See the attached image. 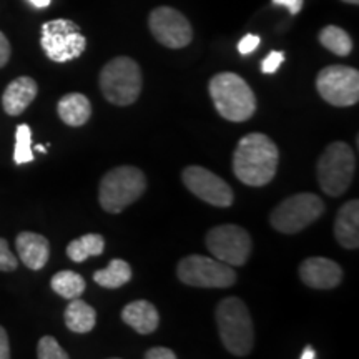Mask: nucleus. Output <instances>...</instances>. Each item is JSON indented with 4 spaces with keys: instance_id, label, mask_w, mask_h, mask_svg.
<instances>
[{
    "instance_id": "9d476101",
    "label": "nucleus",
    "mask_w": 359,
    "mask_h": 359,
    "mask_svg": "<svg viewBox=\"0 0 359 359\" xmlns=\"http://www.w3.org/2000/svg\"><path fill=\"white\" fill-rule=\"evenodd\" d=\"M205 241L210 253L230 266H243L253 250L250 233L238 224H219L212 228L206 233Z\"/></svg>"
},
{
    "instance_id": "f8f14e48",
    "label": "nucleus",
    "mask_w": 359,
    "mask_h": 359,
    "mask_svg": "<svg viewBox=\"0 0 359 359\" xmlns=\"http://www.w3.org/2000/svg\"><path fill=\"white\" fill-rule=\"evenodd\" d=\"M182 180L188 190L200 200H203L205 203L219 206V208H228L233 205L235 195H233L231 187L205 167L190 165L183 170Z\"/></svg>"
},
{
    "instance_id": "c9c22d12",
    "label": "nucleus",
    "mask_w": 359,
    "mask_h": 359,
    "mask_svg": "<svg viewBox=\"0 0 359 359\" xmlns=\"http://www.w3.org/2000/svg\"><path fill=\"white\" fill-rule=\"evenodd\" d=\"M35 150L42 151V154H47V148H45L43 145H37V147H35Z\"/></svg>"
},
{
    "instance_id": "c756f323",
    "label": "nucleus",
    "mask_w": 359,
    "mask_h": 359,
    "mask_svg": "<svg viewBox=\"0 0 359 359\" xmlns=\"http://www.w3.org/2000/svg\"><path fill=\"white\" fill-rule=\"evenodd\" d=\"M147 359H177V354H175L172 349L163 348V346H156L148 349L145 353Z\"/></svg>"
},
{
    "instance_id": "cd10ccee",
    "label": "nucleus",
    "mask_w": 359,
    "mask_h": 359,
    "mask_svg": "<svg viewBox=\"0 0 359 359\" xmlns=\"http://www.w3.org/2000/svg\"><path fill=\"white\" fill-rule=\"evenodd\" d=\"M285 62V53L283 52H271L268 53V57L264 58L262 64V72L263 74H275V72L280 69V65Z\"/></svg>"
},
{
    "instance_id": "c85d7f7f",
    "label": "nucleus",
    "mask_w": 359,
    "mask_h": 359,
    "mask_svg": "<svg viewBox=\"0 0 359 359\" xmlns=\"http://www.w3.org/2000/svg\"><path fill=\"white\" fill-rule=\"evenodd\" d=\"M259 43H262V39H259L258 35L248 34L240 40V43H238V52H240L241 55H248V53H253L257 50Z\"/></svg>"
},
{
    "instance_id": "aec40b11",
    "label": "nucleus",
    "mask_w": 359,
    "mask_h": 359,
    "mask_svg": "<svg viewBox=\"0 0 359 359\" xmlns=\"http://www.w3.org/2000/svg\"><path fill=\"white\" fill-rule=\"evenodd\" d=\"M65 325L70 331L79 334L90 333V331L95 327L97 323V311L90 306L88 303H85L83 299H72L69 306L65 308L64 314Z\"/></svg>"
},
{
    "instance_id": "a878e982",
    "label": "nucleus",
    "mask_w": 359,
    "mask_h": 359,
    "mask_svg": "<svg viewBox=\"0 0 359 359\" xmlns=\"http://www.w3.org/2000/svg\"><path fill=\"white\" fill-rule=\"evenodd\" d=\"M37 358L40 359H69V353L57 343L53 336H43L39 341Z\"/></svg>"
},
{
    "instance_id": "412c9836",
    "label": "nucleus",
    "mask_w": 359,
    "mask_h": 359,
    "mask_svg": "<svg viewBox=\"0 0 359 359\" xmlns=\"http://www.w3.org/2000/svg\"><path fill=\"white\" fill-rule=\"evenodd\" d=\"M130 280H132V268L125 259L120 258L111 259L105 269H98L93 273V281L100 285L102 288L109 290L120 288V286L127 285Z\"/></svg>"
},
{
    "instance_id": "f03ea898",
    "label": "nucleus",
    "mask_w": 359,
    "mask_h": 359,
    "mask_svg": "<svg viewBox=\"0 0 359 359\" xmlns=\"http://www.w3.org/2000/svg\"><path fill=\"white\" fill-rule=\"evenodd\" d=\"M210 95L213 105L224 120L241 123L257 111V97L251 87L233 72H222L210 80Z\"/></svg>"
},
{
    "instance_id": "9b49d317",
    "label": "nucleus",
    "mask_w": 359,
    "mask_h": 359,
    "mask_svg": "<svg viewBox=\"0 0 359 359\" xmlns=\"http://www.w3.org/2000/svg\"><path fill=\"white\" fill-rule=\"evenodd\" d=\"M318 93L334 107H351L359 100V72L346 65H330L318 74Z\"/></svg>"
},
{
    "instance_id": "7ed1b4c3",
    "label": "nucleus",
    "mask_w": 359,
    "mask_h": 359,
    "mask_svg": "<svg viewBox=\"0 0 359 359\" xmlns=\"http://www.w3.org/2000/svg\"><path fill=\"white\" fill-rule=\"evenodd\" d=\"M215 318L226 351L238 358L248 356L255 344V327L246 304L235 296L224 298L218 303Z\"/></svg>"
},
{
    "instance_id": "20e7f679",
    "label": "nucleus",
    "mask_w": 359,
    "mask_h": 359,
    "mask_svg": "<svg viewBox=\"0 0 359 359\" xmlns=\"http://www.w3.org/2000/svg\"><path fill=\"white\" fill-rule=\"evenodd\" d=\"M147 190V177L132 165L111 168L98 187V203L107 213L116 215L135 203Z\"/></svg>"
},
{
    "instance_id": "423d86ee",
    "label": "nucleus",
    "mask_w": 359,
    "mask_h": 359,
    "mask_svg": "<svg viewBox=\"0 0 359 359\" xmlns=\"http://www.w3.org/2000/svg\"><path fill=\"white\" fill-rule=\"evenodd\" d=\"M316 167L321 190L330 196H341L353 182L356 156L348 143L333 142L323 151Z\"/></svg>"
},
{
    "instance_id": "a211bd4d",
    "label": "nucleus",
    "mask_w": 359,
    "mask_h": 359,
    "mask_svg": "<svg viewBox=\"0 0 359 359\" xmlns=\"http://www.w3.org/2000/svg\"><path fill=\"white\" fill-rule=\"evenodd\" d=\"M122 320L138 334H151L160 325V314L151 303L137 299L122 309Z\"/></svg>"
},
{
    "instance_id": "0eeeda50",
    "label": "nucleus",
    "mask_w": 359,
    "mask_h": 359,
    "mask_svg": "<svg viewBox=\"0 0 359 359\" xmlns=\"http://www.w3.org/2000/svg\"><path fill=\"white\" fill-rule=\"evenodd\" d=\"M325 212V203L314 193H296L281 203L269 215V223L280 233L294 235L313 224Z\"/></svg>"
},
{
    "instance_id": "5701e85b",
    "label": "nucleus",
    "mask_w": 359,
    "mask_h": 359,
    "mask_svg": "<svg viewBox=\"0 0 359 359\" xmlns=\"http://www.w3.org/2000/svg\"><path fill=\"white\" fill-rule=\"evenodd\" d=\"M52 290L55 291L58 296L65 299H75L80 298L85 291V280L79 273L70 271V269H65V271H58L53 275L52 281Z\"/></svg>"
},
{
    "instance_id": "f3484780",
    "label": "nucleus",
    "mask_w": 359,
    "mask_h": 359,
    "mask_svg": "<svg viewBox=\"0 0 359 359\" xmlns=\"http://www.w3.org/2000/svg\"><path fill=\"white\" fill-rule=\"evenodd\" d=\"M334 238L346 250L359 246V201L349 200L339 208L334 219Z\"/></svg>"
},
{
    "instance_id": "bb28decb",
    "label": "nucleus",
    "mask_w": 359,
    "mask_h": 359,
    "mask_svg": "<svg viewBox=\"0 0 359 359\" xmlns=\"http://www.w3.org/2000/svg\"><path fill=\"white\" fill-rule=\"evenodd\" d=\"M17 264H19V262H17L15 255H13L11 248H8L7 240L0 238V271H15Z\"/></svg>"
},
{
    "instance_id": "dca6fc26",
    "label": "nucleus",
    "mask_w": 359,
    "mask_h": 359,
    "mask_svg": "<svg viewBox=\"0 0 359 359\" xmlns=\"http://www.w3.org/2000/svg\"><path fill=\"white\" fill-rule=\"evenodd\" d=\"M39 85L32 77H19L7 85L2 95V105L7 115L17 116L24 114L27 107L35 100Z\"/></svg>"
},
{
    "instance_id": "72a5a7b5",
    "label": "nucleus",
    "mask_w": 359,
    "mask_h": 359,
    "mask_svg": "<svg viewBox=\"0 0 359 359\" xmlns=\"http://www.w3.org/2000/svg\"><path fill=\"white\" fill-rule=\"evenodd\" d=\"M299 359H316V351H314L313 346H306L299 354Z\"/></svg>"
},
{
    "instance_id": "4468645a",
    "label": "nucleus",
    "mask_w": 359,
    "mask_h": 359,
    "mask_svg": "<svg viewBox=\"0 0 359 359\" xmlns=\"http://www.w3.org/2000/svg\"><path fill=\"white\" fill-rule=\"evenodd\" d=\"M299 278L313 290H333L343 280V269L333 259L313 257L299 264Z\"/></svg>"
},
{
    "instance_id": "6e6552de",
    "label": "nucleus",
    "mask_w": 359,
    "mask_h": 359,
    "mask_svg": "<svg viewBox=\"0 0 359 359\" xmlns=\"http://www.w3.org/2000/svg\"><path fill=\"white\" fill-rule=\"evenodd\" d=\"M40 45L52 62L65 64L82 55L87 48V39L75 22L55 19L42 25Z\"/></svg>"
},
{
    "instance_id": "473e14b6",
    "label": "nucleus",
    "mask_w": 359,
    "mask_h": 359,
    "mask_svg": "<svg viewBox=\"0 0 359 359\" xmlns=\"http://www.w3.org/2000/svg\"><path fill=\"white\" fill-rule=\"evenodd\" d=\"M11 358V344H8L7 331L0 326V359Z\"/></svg>"
},
{
    "instance_id": "f704fd0d",
    "label": "nucleus",
    "mask_w": 359,
    "mask_h": 359,
    "mask_svg": "<svg viewBox=\"0 0 359 359\" xmlns=\"http://www.w3.org/2000/svg\"><path fill=\"white\" fill-rule=\"evenodd\" d=\"M29 2L32 4L34 7H37V8H45V7L50 6L52 0H29Z\"/></svg>"
},
{
    "instance_id": "4be33fe9",
    "label": "nucleus",
    "mask_w": 359,
    "mask_h": 359,
    "mask_svg": "<svg viewBox=\"0 0 359 359\" xmlns=\"http://www.w3.org/2000/svg\"><path fill=\"white\" fill-rule=\"evenodd\" d=\"M105 250V238L98 233H88L77 238V240L70 241L67 246V257L72 262L82 263L90 257H100Z\"/></svg>"
},
{
    "instance_id": "2f4dec72",
    "label": "nucleus",
    "mask_w": 359,
    "mask_h": 359,
    "mask_svg": "<svg viewBox=\"0 0 359 359\" xmlns=\"http://www.w3.org/2000/svg\"><path fill=\"white\" fill-rule=\"evenodd\" d=\"M8 58H11V43H8L6 35L0 32V69L7 65Z\"/></svg>"
},
{
    "instance_id": "1a4fd4ad",
    "label": "nucleus",
    "mask_w": 359,
    "mask_h": 359,
    "mask_svg": "<svg viewBox=\"0 0 359 359\" xmlns=\"http://www.w3.org/2000/svg\"><path fill=\"white\" fill-rule=\"evenodd\" d=\"M177 276L195 288H230L236 281V273L230 264L203 255H190L180 259Z\"/></svg>"
},
{
    "instance_id": "e433bc0d",
    "label": "nucleus",
    "mask_w": 359,
    "mask_h": 359,
    "mask_svg": "<svg viewBox=\"0 0 359 359\" xmlns=\"http://www.w3.org/2000/svg\"><path fill=\"white\" fill-rule=\"evenodd\" d=\"M343 2H346V4H353V6H358L359 0H343Z\"/></svg>"
},
{
    "instance_id": "7c9ffc66",
    "label": "nucleus",
    "mask_w": 359,
    "mask_h": 359,
    "mask_svg": "<svg viewBox=\"0 0 359 359\" xmlns=\"http://www.w3.org/2000/svg\"><path fill=\"white\" fill-rule=\"evenodd\" d=\"M273 6L286 7L290 11L291 15H298L299 12L303 11L304 0H271Z\"/></svg>"
},
{
    "instance_id": "f257e3e1",
    "label": "nucleus",
    "mask_w": 359,
    "mask_h": 359,
    "mask_svg": "<svg viewBox=\"0 0 359 359\" xmlns=\"http://www.w3.org/2000/svg\"><path fill=\"white\" fill-rule=\"evenodd\" d=\"M280 151L264 133L245 135L233 154V173L248 187H264L275 178Z\"/></svg>"
},
{
    "instance_id": "393cba45",
    "label": "nucleus",
    "mask_w": 359,
    "mask_h": 359,
    "mask_svg": "<svg viewBox=\"0 0 359 359\" xmlns=\"http://www.w3.org/2000/svg\"><path fill=\"white\" fill-rule=\"evenodd\" d=\"M13 161L17 165H24L34 161L32 150V130L27 123L17 127L15 132V150H13Z\"/></svg>"
},
{
    "instance_id": "39448f33",
    "label": "nucleus",
    "mask_w": 359,
    "mask_h": 359,
    "mask_svg": "<svg viewBox=\"0 0 359 359\" xmlns=\"http://www.w3.org/2000/svg\"><path fill=\"white\" fill-rule=\"evenodd\" d=\"M100 90L103 97L118 107L137 102L142 92L140 65L130 57H115L100 72Z\"/></svg>"
},
{
    "instance_id": "2eb2a0df",
    "label": "nucleus",
    "mask_w": 359,
    "mask_h": 359,
    "mask_svg": "<svg viewBox=\"0 0 359 359\" xmlns=\"http://www.w3.org/2000/svg\"><path fill=\"white\" fill-rule=\"evenodd\" d=\"M17 253L29 269L39 271L47 264L50 258V243L48 240L39 233L22 231L15 240Z\"/></svg>"
},
{
    "instance_id": "ddd939ff",
    "label": "nucleus",
    "mask_w": 359,
    "mask_h": 359,
    "mask_svg": "<svg viewBox=\"0 0 359 359\" xmlns=\"http://www.w3.org/2000/svg\"><path fill=\"white\" fill-rule=\"evenodd\" d=\"M148 27L154 37L168 48H183L191 42L190 22L173 7H156L148 17Z\"/></svg>"
},
{
    "instance_id": "6ab92c4d",
    "label": "nucleus",
    "mask_w": 359,
    "mask_h": 359,
    "mask_svg": "<svg viewBox=\"0 0 359 359\" xmlns=\"http://www.w3.org/2000/svg\"><path fill=\"white\" fill-rule=\"evenodd\" d=\"M57 111L60 120L69 127H82L92 116V105L82 93H69L58 100Z\"/></svg>"
},
{
    "instance_id": "b1692460",
    "label": "nucleus",
    "mask_w": 359,
    "mask_h": 359,
    "mask_svg": "<svg viewBox=\"0 0 359 359\" xmlns=\"http://www.w3.org/2000/svg\"><path fill=\"white\" fill-rule=\"evenodd\" d=\"M320 43L338 57H348L353 50V40L349 34L336 25H327L321 30Z\"/></svg>"
}]
</instances>
